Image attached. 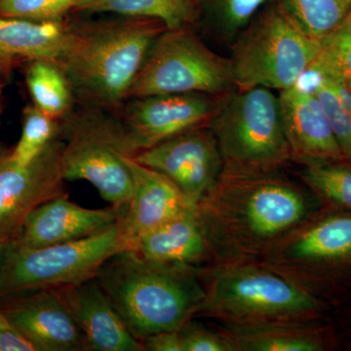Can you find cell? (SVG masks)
Here are the masks:
<instances>
[{"label": "cell", "instance_id": "5", "mask_svg": "<svg viewBox=\"0 0 351 351\" xmlns=\"http://www.w3.org/2000/svg\"><path fill=\"white\" fill-rule=\"evenodd\" d=\"M208 126L218 143L223 172H276L292 161L274 90L233 89L219 96Z\"/></svg>", "mask_w": 351, "mask_h": 351}, {"label": "cell", "instance_id": "1", "mask_svg": "<svg viewBox=\"0 0 351 351\" xmlns=\"http://www.w3.org/2000/svg\"><path fill=\"white\" fill-rule=\"evenodd\" d=\"M306 196L274 172H223L197 206L214 254L242 258L270 251L301 225Z\"/></svg>", "mask_w": 351, "mask_h": 351}, {"label": "cell", "instance_id": "38", "mask_svg": "<svg viewBox=\"0 0 351 351\" xmlns=\"http://www.w3.org/2000/svg\"><path fill=\"white\" fill-rule=\"evenodd\" d=\"M0 114H1V105H0Z\"/></svg>", "mask_w": 351, "mask_h": 351}, {"label": "cell", "instance_id": "12", "mask_svg": "<svg viewBox=\"0 0 351 351\" xmlns=\"http://www.w3.org/2000/svg\"><path fill=\"white\" fill-rule=\"evenodd\" d=\"M217 98L200 93L154 95L125 101L119 115L138 154L207 124Z\"/></svg>", "mask_w": 351, "mask_h": 351}, {"label": "cell", "instance_id": "35", "mask_svg": "<svg viewBox=\"0 0 351 351\" xmlns=\"http://www.w3.org/2000/svg\"><path fill=\"white\" fill-rule=\"evenodd\" d=\"M9 321L7 320L5 315L0 311V334H1L2 330L4 329L8 325Z\"/></svg>", "mask_w": 351, "mask_h": 351}, {"label": "cell", "instance_id": "20", "mask_svg": "<svg viewBox=\"0 0 351 351\" xmlns=\"http://www.w3.org/2000/svg\"><path fill=\"white\" fill-rule=\"evenodd\" d=\"M64 27L63 21L32 22L0 16V52L15 59L57 63Z\"/></svg>", "mask_w": 351, "mask_h": 351}, {"label": "cell", "instance_id": "17", "mask_svg": "<svg viewBox=\"0 0 351 351\" xmlns=\"http://www.w3.org/2000/svg\"><path fill=\"white\" fill-rule=\"evenodd\" d=\"M133 178V191L121 228L127 246L181 215L189 206L179 189L165 176L127 158Z\"/></svg>", "mask_w": 351, "mask_h": 351}, {"label": "cell", "instance_id": "25", "mask_svg": "<svg viewBox=\"0 0 351 351\" xmlns=\"http://www.w3.org/2000/svg\"><path fill=\"white\" fill-rule=\"evenodd\" d=\"M274 0H199V20L208 36L230 47L239 32Z\"/></svg>", "mask_w": 351, "mask_h": 351}, {"label": "cell", "instance_id": "22", "mask_svg": "<svg viewBox=\"0 0 351 351\" xmlns=\"http://www.w3.org/2000/svg\"><path fill=\"white\" fill-rule=\"evenodd\" d=\"M75 10L152 18L173 29L198 22L199 0H80Z\"/></svg>", "mask_w": 351, "mask_h": 351}, {"label": "cell", "instance_id": "36", "mask_svg": "<svg viewBox=\"0 0 351 351\" xmlns=\"http://www.w3.org/2000/svg\"><path fill=\"white\" fill-rule=\"evenodd\" d=\"M7 241L0 239V265H1L2 256H3L4 249H5Z\"/></svg>", "mask_w": 351, "mask_h": 351}, {"label": "cell", "instance_id": "37", "mask_svg": "<svg viewBox=\"0 0 351 351\" xmlns=\"http://www.w3.org/2000/svg\"><path fill=\"white\" fill-rule=\"evenodd\" d=\"M348 85H350V90H351V82H348Z\"/></svg>", "mask_w": 351, "mask_h": 351}, {"label": "cell", "instance_id": "11", "mask_svg": "<svg viewBox=\"0 0 351 351\" xmlns=\"http://www.w3.org/2000/svg\"><path fill=\"white\" fill-rule=\"evenodd\" d=\"M63 140L58 134L34 161L18 165L0 157V239H15L27 217L46 201L68 195L62 171Z\"/></svg>", "mask_w": 351, "mask_h": 351}, {"label": "cell", "instance_id": "2", "mask_svg": "<svg viewBox=\"0 0 351 351\" xmlns=\"http://www.w3.org/2000/svg\"><path fill=\"white\" fill-rule=\"evenodd\" d=\"M160 20L119 16L66 23L57 63L82 105L119 114L156 39Z\"/></svg>", "mask_w": 351, "mask_h": 351}, {"label": "cell", "instance_id": "27", "mask_svg": "<svg viewBox=\"0 0 351 351\" xmlns=\"http://www.w3.org/2000/svg\"><path fill=\"white\" fill-rule=\"evenodd\" d=\"M60 121L50 117L36 106H29L24 110L22 135L9 159L18 165H27L34 161L57 137Z\"/></svg>", "mask_w": 351, "mask_h": 351}, {"label": "cell", "instance_id": "6", "mask_svg": "<svg viewBox=\"0 0 351 351\" xmlns=\"http://www.w3.org/2000/svg\"><path fill=\"white\" fill-rule=\"evenodd\" d=\"M60 136L64 180H85L112 206L128 207L133 178L127 158L137 151L119 115L82 105L61 120Z\"/></svg>", "mask_w": 351, "mask_h": 351}, {"label": "cell", "instance_id": "24", "mask_svg": "<svg viewBox=\"0 0 351 351\" xmlns=\"http://www.w3.org/2000/svg\"><path fill=\"white\" fill-rule=\"evenodd\" d=\"M25 82L34 105L52 119L61 121L73 110L75 95L63 69L56 62L31 61Z\"/></svg>", "mask_w": 351, "mask_h": 351}, {"label": "cell", "instance_id": "28", "mask_svg": "<svg viewBox=\"0 0 351 351\" xmlns=\"http://www.w3.org/2000/svg\"><path fill=\"white\" fill-rule=\"evenodd\" d=\"M302 179L323 197L351 208V167L341 162L304 166Z\"/></svg>", "mask_w": 351, "mask_h": 351}, {"label": "cell", "instance_id": "4", "mask_svg": "<svg viewBox=\"0 0 351 351\" xmlns=\"http://www.w3.org/2000/svg\"><path fill=\"white\" fill-rule=\"evenodd\" d=\"M322 49L284 3L274 0L263 7L230 45L235 89L278 90L295 86Z\"/></svg>", "mask_w": 351, "mask_h": 351}, {"label": "cell", "instance_id": "13", "mask_svg": "<svg viewBox=\"0 0 351 351\" xmlns=\"http://www.w3.org/2000/svg\"><path fill=\"white\" fill-rule=\"evenodd\" d=\"M69 195L46 201L34 209L10 241L40 248L93 237L112 228L125 217L128 207L87 209L69 200Z\"/></svg>", "mask_w": 351, "mask_h": 351}, {"label": "cell", "instance_id": "9", "mask_svg": "<svg viewBox=\"0 0 351 351\" xmlns=\"http://www.w3.org/2000/svg\"><path fill=\"white\" fill-rule=\"evenodd\" d=\"M233 89L230 59L217 54L186 25L167 29L156 39L127 101L164 94L219 97Z\"/></svg>", "mask_w": 351, "mask_h": 351}, {"label": "cell", "instance_id": "33", "mask_svg": "<svg viewBox=\"0 0 351 351\" xmlns=\"http://www.w3.org/2000/svg\"><path fill=\"white\" fill-rule=\"evenodd\" d=\"M142 343L147 351H182L179 331L158 332L145 339Z\"/></svg>", "mask_w": 351, "mask_h": 351}, {"label": "cell", "instance_id": "8", "mask_svg": "<svg viewBox=\"0 0 351 351\" xmlns=\"http://www.w3.org/2000/svg\"><path fill=\"white\" fill-rule=\"evenodd\" d=\"M121 221L87 239L40 248L7 242L0 265V298L95 278L110 258L128 250Z\"/></svg>", "mask_w": 351, "mask_h": 351}, {"label": "cell", "instance_id": "26", "mask_svg": "<svg viewBox=\"0 0 351 351\" xmlns=\"http://www.w3.org/2000/svg\"><path fill=\"white\" fill-rule=\"evenodd\" d=\"M314 38L323 41L351 11V0H283Z\"/></svg>", "mask_w": 351, "mask_h": 351}, {"label": "cell", "instance_id": "23", "mask_svg": "<svg viewBox=\"0 0 351 351\" xmlns=\"http://www.w3.org/2000/svg\"><path fill=\"white\" fill-rule=\"evenodd\" d=\"M234 350L317 351L319 339L306 328L292 323L234 325L226 335Z\"/></svg>", "mask_w": 351, "mask_h": 351}, {"label": "cell", "instance_id": "34", "mask_svg": "<svg viewBox=\"0 0 351 351\" xmlns=\"http://www.w3.org/2000/svg\"><path fill=\"white\" fill-rule=\"evenodd\" d=\"M15 58L0 52V95L5 88L16 62Z\"/></svg>", "mask_w": 351, "mask_h": 351}, {"label": "cell", "instance_id": "15", "mask_svg": "<svg viewBox=\"0 0 351 351\" xmlns=\"http://www.w3.org/2000/svg\"><path fill=\"white\" fill-rule=\"evenodd\" d=\"M278 97L292 161L306 166L348 160L315 94L295 86Z\"/></svg>", "mask_w": 351, "mask_h": 351}, {"label": "cell", "instance_id": "16", "mask_svg": "<svg viewBox=\"0 0 351 351\" xmlns=\"http://www.w3.org/2000/svg\"><path fill=\"white\" fill-rule=\"evenodd\" d=\"M54 290L84 334L90 351H145L96 279Z\"/></svg>", "mask_w": 351, "mask_h": 351}, {"label": "cell", "instance_id": "31", "mask_svg": "<svg viewBox=\"0 0 351 351\" xmlns=\"http://www.w3.org/2000/svg\"><path fill=\"white\" fill-rule=\"evenodd\" d=\"M182 351H232V343L226 335L215 334L191 321L179 330Z\"/></svg>", "mask_w": 351, "mask_h": 351}, {"label": "cell", "instance_id": "21", "mask_svg": "<svg viewBox=\"0 0 351 351\" xmlns=\"http://www.w3.org/2000/svg\"><path fill=\"white\" fill-rule=\"evenodd\" d=\"M295 86L316 95L341 151L351 160V90L348 82L314 61Z\"/></svg>", "mask_w": 351, "mask_h": 351}, {"label": "cell", "instance_id": "10", "mask_svg": "<svg viewBox=\"0 0 351 351\" xmlns=\"http://www.w3.org/2000/svg\"><path fill=\"white\" fill-rule=\"evenodd\" d=\"M133 158L168 178L193 208L213 189L223 171L218 143L208 123L138 152Z\"/></svg>", "mask_w": 351, "mask_h": 351}, {"label": "cell", "instance_id": "30", "mask_svg": "<svg viewBox=\"0 0 351 351\" xmlns=\"http://www.w3.org/2000/svg\"><path fill=\"white\" fill-rule=\"evenodd\" d=\"M80 0H0V16L32 22H52L75 9Z\"/></svg>", "mask_w": 351, "mask_h": 351}, {"label": "cell", "instance_id": "18", "mask_svg": "<svg viewBox=\"0 0 351 351\" xmlns=\"http://www.w3.org/2000/svg\"><path fill=\"white\" fill-rule=\"evenodd\" d=\"M297 228L269 251L272 263L297 269L351 260V215L328 217Z\"/></svg>", "mask_w": 351, "mask_h": 351}, {"label": "cell", "instance_id": "3", "mask_svg": "<svg viewBox=\"0 0 351 351\" xmlns=\"http://www.w3.org/2000/svg\"><path fill=\"white\" fill-rule=\"evenodd\" d=\"M95 279L140 341L179 331L197 314L205 297L195 267L151 262L132 250L110 258Z\"/></svg>", "mask_w": 351, "mask_h": 351}, {"label": "cell", "instance_id": "7", "mask_svg": "<svg viewBox=\"0 0 351 351\" xmlns=\"http://www.w3.org/2000/svg\"><path fill=\"white\" fill-rule=\"evenodd\" d=\"M317 300L281 274L251 265L216 272L197 313L233 325L293 323L317 311Z\"/></svg>", "mask_w": 351, "mask_h": 351}, {"label": "cell", "instance_id": "32", "mask_svg": "<svg viewBox=\"0 0 351 351\" xmlns=\"http://www.w3.org/2000/svg\"><path fill=\"white\" fill-rule=\"evenodd\" d=\"M0 351H38L34 343L10 322L0 334Z\"/></svg>", "mask_w": 351, "mask_h": 351}, {"label": "cell", "instance_id": "14", "mask_svg": "<svg viewBox=\"0 0 351 351\" xmlns=\"http://www.w3.org/2000/svg\"><path fill=\"white\" fill-rule=\"evenodd\" d=\"M9 297L14 299L0 311L38 351H90L82 329L54 290Z\"/></svg>", "mask_w": 351, "mask_h": 351}, {"label": "cell", "instance_id": "29", "mask_svg": "<svg viewBox=\"0 0 351 351\" xmlns=\"http://www.w3.org/2000/svg\"><path fill=\"white\" fill-rule=\"evenodd\" d=\"M315 62L323 68L338 73L346 82H351V11L323 39L322 49Z\"/></svg>", "mask_w": 351, "mask_h": 351}, {"label": "cell", "instance_id": "19", "mask_svg": "<svg viewBox=\"0 0 351 351\" xmlns=\"http://www.w3.org/2000/svg\"><path fill=\"white\" fill-rule=\"evenodd\" d=\"M128 250L151 262L195 267L214 254L197 208L145 233Z\"/></svg>", "mask_w": 351, "mask_h": 351}]
</instances>
